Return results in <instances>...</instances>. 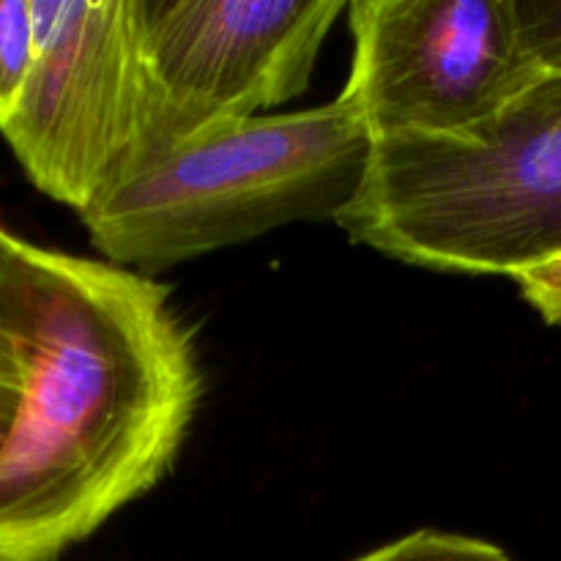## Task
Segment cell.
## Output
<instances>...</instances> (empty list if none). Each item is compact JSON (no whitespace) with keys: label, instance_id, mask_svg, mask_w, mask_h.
Here are the masks:
<instances>
[{"label":"cell","instance_id":"2","mask_svg":"<svg viewBox=\"0 0 561 561\" xmlns=\"http://www.w3.org/2000/svg\"><path fill=\"white\" fill-rule=\"evenodd\" d=\"M370 153V135L337 99L219 121L142 157L80 217L104 261L151 277L283 225L337 222Z\"/></svg>","mask_w":561,"mask_h":561},{"label":"cell","instance_id":"11","mask_svg":"<svg viewBox=\"0 0 561 561\" xmlns=\"http://www.w3.org/2000/svg\"><path fill=\"white\" fill-rule=\"evenodd\" d=\"M526 305L551 327H561V252L513 274Z\"/></svg>","mask_w":561,"mask_h":561},{"label":"cell","instance_id":"1","mask_svg":"<svg viewBox=\"0 0 561 561\" xmlns=\"http://www.w3.org/2000/svg\"><path fill=\"white\" fill-rule=\"evenodd\" d=\"M201 392L162 283L38 247L25 381L0 453V561H58L146 496Z\"/></svg>","mask_w":561,"mask_h":561},{"label":"cell","instance_id":"4","mask_svg":"<svg viewBox=\"0 0 561 561\" xmlns=\"http://www.w3.org/2000/svg\"><path fill=\"white\" fill-rule=\"evenodd\" d=\"M36 58L0 135L47 197L85 211L159 148L137 0H33Z\"/></svg>","mask_w":561,"mask_h":561},{"label":"cell","instance_id":"12","mask_svg":"<svg viewBox=\"0 0 561 561\" xmlns=\"http://www.w3.org/2000/svg\"><path fill=\"white\" fill-rule=\"evenodd\" d=\"M16 409H20V392L0 387V453H3L11 427H14Z\"/></svg>","mask_w":561,"mask_h":561},{"label":"cell","instance_id":"7","mask_svg":"<svg viewBox=\"0 0 561 561\" xmlns=\"http://www.w3.org/2000/svg\"><path fill=\"white\" fill-rule=\"evenodd\" d=\"M38 247L0 228V387L22 392L36 312Z\"/></svg>","mask_w":561,"mask_h":561},{"label":"cell","instance_id":"8","mask_svg":"<svg viewBox=\"0 0 561 561\" xmlns=\"http://www.w3.org/2000/svg\"><path fill=\"white\" fill-rule=\"evenodd\" d=\"M36 58L33 0H0V126L14 113Z\"/></svg>","mask_w":561,"mask_h":561},{"label":"cell","instance_id":"9","mask_svg":"<svg viewBox=\"0 0 561 561\" xmlns=\"http://www.w3.org/2000/svg\"><path fill=\"white\" fill-rule=\"evenodd\" d=\"M356 561H513L507 551L485 540L444 531H414Z\"/></svg>","mask_w":561,"mask_h":561},{"label":"cell","instance_id":"6","mask_svg":"<svg viewBox=\"0 0 561 561\" xmlns=\"http://www.w3.org/2000/svg\"><path fill=\"white\" fill-rule=\"evenodd\" d=\"M159 148L266 115L310 85L343 0H137Z\"/></svg>","mask_w":561,"mask_h":561},{"label":"cell","instance_id":"5","mask_svg":"<svg viewBox=\"0 0 561 561\" xmlns=\"http://www.w3.org/2000/svg\"><path fill=\"white\" fill-rule=\"evenodd\" d=\"M337 102L370 140L453 135L540 80L515 0H351Z\"/></svg>","mask_w":561,"mask_h":561},{"label":"cell","instance_id":"10","mask_svg":"<svg viewBox=\"0 0 561 561\" xmlns=\"http://www.w3.org/2000/svg\"><path fill=\"white\" fill-rule=\"evenodd\" d=\"M520 33L542 75H561V0H515Z\"/></svg>","mask_w":561,"mask_h":561},{"label":"cell","instance_id":"3","mask_svg":"<svg viewBox=\"0 0 561 561\" xmlns=\"http://www.w3.org/2000/svg\"><path fill=\"white\" fill-rule=\"evenodd\" d=\"M400 263L513 274L561 252V75H542L469 129L373 142L337 217Z\"/></svg>","mask_w":561,"mask_h":561}]
</instances>
